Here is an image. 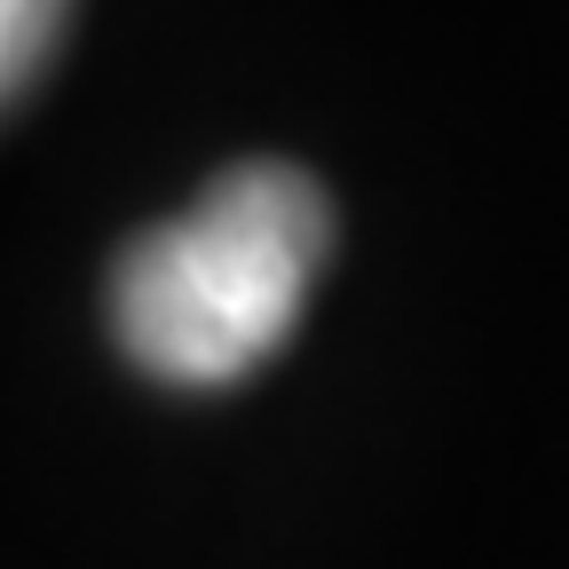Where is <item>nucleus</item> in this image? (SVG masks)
Segmentation results:
<instances>
[{
    "instance_id": "f257e3e1",
    "label": "nucleus",
    "mask_w": 569,
    "mask_h": 569,
    "mask_svg": "<svg viewBox=\"0 0 569 569\" xmlns=\"http://www.w3.org/2000/svg\"><path fill=\"white\" fill-rule=\"evenodd\" d=\"M332 261V198L293 159H238L182 213L119 246L103 317L159 388H238L293 340Z\"/></svg>"
},
{
    "instance_id": "f03ea898",
    "label": "nucleus",
    "mask_w": 569,
    "mask_h": 569,
    "mask_svg": "<svg viewBox=\"0 0 569 569\" xmlns=\"http://www.w3.org/2000/svg\"><path fill=\"white\" fill-rule=\"evenodd\" d=\"M71 24V0H0V111H17Z\"/></svg>"
}]
</instances>
